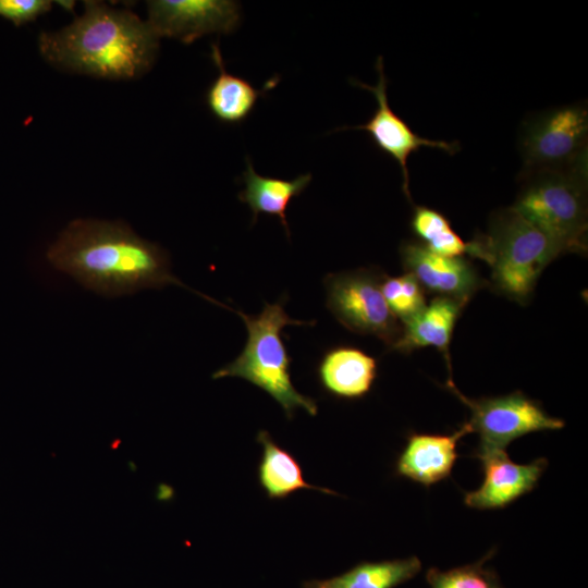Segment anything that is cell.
<instances>
[{
	"label": "cell",
	"instance_id": "cb8c5ba5",
	"mask_svg": "<svg viewBox=\"0 0 588 588\" xmlns=\"http://www.w3.org/2000/svg\"><path fill=\"white\" fill-rule=\"evenodd\" d=\"M493 588H502V586L497 581L493 586Z\"/></svg>",
	"mask_w": 588,
	"mask_h": 588
},
{
	"label": "cell",
	"instance_id": "8992f818",
	"mask_svg": "<svg viewBox=\"0 0 588 588\" xmlns=\"http://www.w3.org/2000/svg\"><path fill=\"white\" fill-rule=\"evenodd\" d=\"M588 111L584 103L544 110L529 118L519 138L522 175L562 170L587 160Z\"/></svg>",
	"mask_w": 588,
	"mask_h": 588
},
{
	"label": "cell",
	"instance_id": "d6986e66",
	"mask_svg": "<svg viewBox=\"0 0 588 588\" xmlns=\"http://www.w3.org/2000/svg\"><path fill=\"white\" fill-rule=\"evenodd\" d=\"M421 569L417 556L360 562L345 573L327 578L304 581L303 588H395L412 578Z\"/></svg>",
	"mask_w": 588,
	"mask_h": 588
},
{
	"label": "cell",
	"instance_id": "5b68a950",
	"mask_svg": "<svg viewBox=\"0 0 588 588\" xmlns=\"http://www.w3.org/2000/svg\"><path fill=\"white\" fill-rule=\"evenodd\" d=\"M538 228L559 254L587 250V160L524 176L512 206Z\"/></svg>",
	"mask_w": 588,
	"mask_h": 588
},
{
	"label": "cell",
	"instance_id": "7a4b0ae2",
	"mask_svg": "<svg viewBox=\"0 0 588 588\" xmlns=\"http://www.w3.org/2000/svg\"><path fill=\"white\" fill-rule=\"evenodd\" d=\"M83 14L38 38L41 57L68 72L110 79H132L152 66L159 37L147 22L124 9L85 1Z\"/></svg>",
	"mask_w": 588,
	"mask_h": 588
},
{
	"label": "cell",
	"instance_id": "9a60e30c",
	"mask_svg": "<svg viewBox=\"0 0 588 588\" xmlns=\"http://www.w3.org/2000/svg\"><path fill=\"white\" fill-rule=\"evenodd\" d=\"M210 57L219 74L206 91V105L221 123L240 124L253 112L258 99L277 84V78L266 82L261 89L255 88L247 79L226 71L218 42L211 45Z\"/></svg>",
	"mask_w": 588,
	"mask_h": 588
},
{
	"label": "cell",
	"instance_id": "603a6c76",
	"mask_svg": "<svg viewBox=\"0 0 588 588\" xmlns=\"http://www.w3.org/2000/svg\"><path fill=\"white\" fill-rule=\"evenodd\" d=\"M52 1L47 0H0V16L21 26L49 12Z\"/></svg>",
	"mask_w": 588,
	"mask_h": 588
},
{
	"label": "cell",
	"instance_id": "30bf717a",
	"mask_svg": "<svg viewBox=\"0 0 588 588\" xmlns=\"http://www.w3.org/2000/svg\"><path fill=\"white\" fill-rule=\"evenodd\" d=\"M376 70L379 78L375 86L367 85L357 79H351L353 85L367 89L375 96L377 100L376 111L365 124L343 127L339 128V131L354 128L367 132L375 145L400 166L403 175V192L407 199L412 201L407 168L409 156L421 147L438 148L450 155H454L460 150V145L457 142L433 140L416 134L389 105L387 95L388 81L384 74L382 57H378Z\"/></svg>",
	"mask_w": 588,
	"mask_h": 588
},
{
	"label": "cell",
	"instance_id": "3957f363",
	"mask_svg": "<svg viewBox=\"0 0 588 588\" xmlns=\"http://www.w3.org/2000/svg\"><path fill=\"white\" fill-rule=\"evenodd\" d=\"M234 311L246 326L247 342L233 362L212 373V379L238 377L253 383L278 402L289 419L298 408L316 416V401L299 393L292 383L291 358L281 338V331L287 324L311 326L315 321L291 318L284 309L283 301L265 303L262 311L257 316Z\"/></svg>",
	"mask_w": 588,
	"mask_h": 588
},
{
	"label": "cell",
	"instance_id": "7402d4cb",
	"mask_svg": "<svg viewBox=\"0 0 588 588\" xmlns=\"http://www.w3.org/2000/svg\"><path fill=\"white\" fill-rule=\"evenodd\" d=\"M492 553L493 551L474 564L444 572L431 567L426 574V579L431 588H493L498 578L492 571L485 567V562Z\"/></svg>",
	"mask_w": 588,
	"mask_h": 588
},
{
	"label": "cell",
	"instance_id": "2e32d148",
	"mask_svg": "<svg viewBox=\"0 0 588 588\" xmlns=\"http://www.w3.org/2000/svg\"><path fill=\"white\" fill-rule=\"evenodd\" d=\"M464 304L437 296L414 317L403 322L401 334L391 348L402 353L432 346L443 353L450 367L449 345Z\"/></svg>",
	"mask_w": 588,
	"mask_h": 588
},
{
	"label": "cell",
	"instance_id": "4fadbf2b",
	"mask_svg": "<svg viewBox=\"0 0 588 588\" xmlns=\"http://www.w3.org/2000/svg\"><path fill=\"white\" fill-rule=\"evenodd\" d=\"M470 432L466 421L451 434L409 433L396 458L395 475L425 487L449 478L458 457L457 443Z\"/></svg>",
	"mask_w": 588,
	"mask_h": 588
},
{
	"label": "cell",
	"instance_id": "ffe728a7",
	"mask_svg": "<svg viewBox=\"0 0 588 588\" xmlns=\"http://www.w3.org/2000/svg\"><path fill=\"white\" fill-rule=\"evenodd\" d=\"M411 228L420 243L432 253L446 257L469 255V242L463 241L445 216L436 209L416 206Z\"/></svg>",
	"mask_w": 588,
	"mask_h": 588
},
{
	"label": "cell",
	"instance_id": "7c38bea8",
	"mask_svg": "<svg viewBox=\"0 0 588 588\" xmlns=\"http://www.w3.org/2000/svg\"><path fill=\"white\" fill-rule=\"evenodd\" d=\"M405 270L430 292L466 304L481 286L475 268L463 257L430 252L421 243L404 242L400 248Z\"/></svg>",
	"mask_w": 588,
	"mask_h": 588
},
{
	"label": "cell",
	"instance_id": "6da1fadb",
	"mask_svg": "<svg viewBox=\"0 0 588 588\" xmlns=\"http://www.w3.org/2000/svg\"><path fill=\"white\" fill-rule=\"evenodd\" d=\"M49 264L97 294L117 297L175 284L168 253L122 221L76 219L48 247Z\"/></svg>",
	"mask_w": 588,
	"mask_h": 588
},
{
	"label": "cell",
	"instance_id": "e0dca14e",
	"mask_svg": "<svg viewBox=\"0 0 588 588\" xmlns=\"http://www.w3.org/2000/svg\"><path fill=\"white\" fill-rule=\"evenodd\" d=\"M311 179L310 173L301 174L293 180L264 176L255 171L247 158L246 168L242 173L244 189L238 193V199L253 211V222H256L260 213L279 217L290 237L286 208L293 198L305 191Z\"/></svg>",
	"mask_w": 588,
	"mask_h": 588
},
{
	"label": "cell",
	"instance_id": "5bb4252c",
	"mask_svg": "<svg viewBox=\"0 0 588 588\" xmlns=\"http://www.w3.org/2000/svg\"><path fill=\"white\" fill-rule=\"evenodd\" d=\"M326 392L345 400L362 399L377 378V360L353 346H336L324 353L317 367Z\"/></svg>",
	"mask_w": 588,
	"mask_h": 588
},
{
	"label": "cell",
	"instance_id": "277c9868",
	"mask_svg": "<svg viewBox=\"0 0 588 588\" xmlns=\"http://www.w3.org/2000/svg\"><path fill=\"white\" fill-rule=\"evenodd\" d=\"M469 255L486 261L497 290L524 303L543 269L558 256L553 243L512 207L491 216L487 233L469 242Z\"/></svg>",
	"mask_w": 588,
	"mask_h": 588
},
{
	"label": "cell",
	"instance_id": "8fae6325",
	"mask_svg": "<svg viewBox=\"0 0 588 588\" xmlns=\"http://www.w3.org/2000/svg\"><path fill=\"white\" fill-rule=\"evenodd\" d=\"M473 456L481 463L483 481L478 489L465 493L464 503L481 511L504 509L529 493L548 467L544 457L517 464L506 450L474 451Z\"/></svg>",
	"mask_w": 588,
	"mask_h": 588
},
{
	"label": "cell",
	"instance_id": "9c48e42d",
	"mask_svg": "<svg viewBox=\"0 0 588 588\" xmlns=\"http://www.w3.org/2000/svg\"><path fill=\"white\" fill-rule=\"evenodd\" d=\"M147 24L160 37L184 44L212 33H233L241 22V5L231 0L147 1Z\"/></svg>",
	"mask_w": 588,
	"mask_h": 588
},
{
	"label": "cell",
	"instance_id": "44dd1931",
	"mask_svg": "<svg viewBox=\"0 0 588 588\" xmlns=\"http://www.w3.org/2000/svg\"><path fill=\"white\" fill-rule=\"evenodd\" d=\"M380 286L388 307L403 322L426 306L424 287L408 272L397 277L383 275Z\"/></svg>",
	"mask_w": 588,
	"mask_h": 588
},
{
	"label": "cell",
	"instance_id": "ba28073f",
	"mask_svg": "<svg viewBox=\"0 0 588 588\" xmlns=\"http://www.w3.org/2000/svg\"><path fill=\"white\" fill-rule=\"evenodd\" d=\"M382 277L366 269L329 274L324 280L327 307L346 329L375 335L392 346L402 328L382 295Z\"/></svg>",
	"mask_w": 588,
	"mask_h": 588
},
{
	"label": "cell",
	"instance_id": "52a82bcc",
	"mask_svg": "<svg viewBox=\"0 0 588 588\" xmlns=\"http://www.w3.org/2000/svg\"><path fill=\"white\" fill-rule=\"evenodd\" d=\"M446 388L470 411L467 421L479 436L478 452L505 450L515 439L535 431L558 430L565 422L548 415L541 405L516 391L502 396L469 399L450 379Z\"/></svg>",
	"mask_w": 588,
	"mask_h": 588
},
{
	"label": "cell",
	"instance_id": "ac0fdd59",
	"mask_svg": "<svg viewBox=\"0 0 588 588\" xmlns=\"http://www.w3.org/2000/svg\"><path fill=\"white\" fill-rule=\"evenodd\" d=\"M256 440L262 445L257 478L270 500L286 499L302 489L336 495V492L330 489L308 483L298 461L287 450L275 443L268 431L260 430Z\"/></svg>",
	"mask_w": 588,
	"mask_h": 588
}]
</instances>
